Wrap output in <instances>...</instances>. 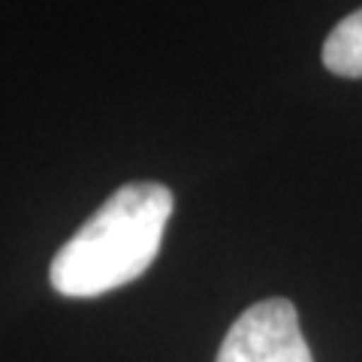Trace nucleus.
Returning <instances> with one entry per match:
<instances>
[{
  "label": "nucleus",
  "mask_w": 362,
  "mask_h": 362,
  "mask_svg": "<svg viewBox=\"0 0 362 362\" xmlns=\"http://www.w3.org/2000/svg\"><path fill=\"white\" fill-rule=\"evenodd\" d=\"M173 206V190L157 181L121 185L54 254L52 287L70 299H94L145 275Z\"/></svg>",
  "instance_id": "nucleus-1"
},
{
  "label": "nucleus",
  "mask_w": 362,
  "mask_h": 362,
  "mask_svg": "<svg viewBox=\"0 0 362 362\" xmlns=\"http://www.w3.org/2000/svg\"><path fill=\"white\" fill-rule=\"evenodd\" d=\"M214 362H314L296 305L290 299H263L242 311L223 335Z\"/></svg>",
  "instance_id": "nucleus-2"
},
{
  "label": "nucleus",
  "mask_w": 362,
  "mask_h": 362,
  "mask_svg": "<svg viewBox=\"0 0 362 362\" xmlns=\"http://www.w3.org/2000/svg\"><path fill=\"white\" fill-rule=\"evenodd\" d=\"M326 70L344 78H362V9L344 16L323 42Z\"/></svg>",
  "instance_id": "nucleus-3"
}]
</instances>
